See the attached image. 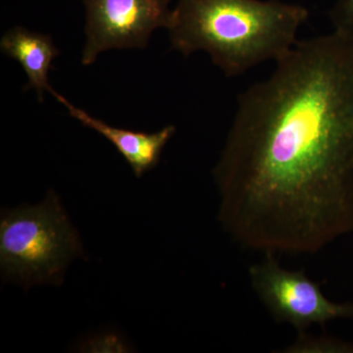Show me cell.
I'll return each instance as SVG.
<instances>
[{
	"instance_id": "cell-1",
	"label": "cell",
	"mask_w": 353,
	"mask_h": 353,
	"mask_svg": "<svg viewBox=\"0 0 353 353\" xmlns=\"http://www.w3.org/2000/svg\"><path fill=\"white\" fill-rule=\"evenodd\" d=\"M213 176L241 248L313 254L353 234V37L296 41L241 92Z\"/></svg>"
},
{
	"instance_id": "cell-2",
	"label": "cell",
	"mask_w": 353,
	"mask_h": 353,
	"mask_svg": "<svg viewBox=\"0 0 353 353\" xmlns=\"http://www.w3.org/2000/svg\"><path fill=\"white\" fill-rule=\"evenodd\" d=\"M308 16L305 7L279 0H178L168 31L173 50L185 57L205 51L234 77L284 57Z\"/></svg>"
},
{
	"instance_id": "cell-3",
	"label": "cell",
	"mask_w": 353,
	"mask_h": 353,
	"mask_svg": "<svg viewBox=\"0 0 353 353\" xmlns=\"http://www.w3.org/2000/svg\"><path fill=\"white\" fill-rule=\"evenodd\" d=\"M83 254L82 243L59 199L50 192L37 206L7 210L0 221V266L6 279L29 288L60 284Z\"/></svg>"
},
{
	"instance_id": "cell-4",
	"label": "cell",
	"mask_w": 353,
	"mask_h": 353,
	"mask_svg": "<svg viewBox=\"0 0 353 353\" xmlns=\"http://www.w3.org/2000/svg\"><path fill=\"white\" fill-rule=\"evenodd\" d=\"M248 276L253 290L274 319L290 325L299 334L314 325L353 320V303L330 301L305 272L285 269L275 254L265 253L263 260L250 267Z\"/></svg>"
},
{
	"instance_id": "cell-5",
	"label": "cell",
	"mask_w": 353,
	"mask_h": 353,
	"mask_svg": "<svg viewBox=\"0 0 353 353\" xmlns=\"http://www.w3.org/2000/svg\"><path fill=\"white\" fill-rule=\"evenodd\" d=\"M87 13V43L82 63L92 65L103 51L145 50L153 31L169 29L171 0H82Z\"/></svg>"
},
{
	"instance_id": "cell-6",
	"label": "cell",
	"mask_w": 353,
	"mask_h": 353,
	"mask_svg": "<svg viewBox=\"0 0 353 353\" xmlns=\"http://www.w3.org/2000/svg\"><path fill=\"white\" fill-rule=\"evenodd\" d=\"M50 94L68 109L72 117L80 121L83 126L94 130L108 139L124 157L138 178L157 166L165 145L176 132L174 126L165 127L152 134L110 126L103 121L92 117L83 109L77 108L53 88H51Z\"/></svg>"
},
{
	"instance_id": "cell-7",
	"label": "cell",
	"mask_w": 353,
	"mask_h": 353,
	"mask_svg": "<svg viewBox=\"0 0 353 353\" xmlns=\"http://www.w3.org/2000/svg\"><path fill=\"white\" fill-rule=\"evenodd\" d=\"M0 50L19 62L28 77L25 90L32 88L38 94L39 101H43L44 92H50L52 88L48 82V73L53 60L60 53L50 34L31 32L17 26L2 36Z\"/></svg>"
},
{
	"instance_id": "cell-8",
	"label": "cell",
	"mask_w": 353,
	"mask_h": 353,
	"mask_svg": "<svg viewBox=\"0 0 353 353\" xmlns=\"http://www.w3.org/2000/svg\"><path fill=\"white\" fill-rule=\"evenodd\" d=\"M287 352H353V343L328 338H311L305 333L299 334L296 343L285 350Z\"/></svg>"
},
{
	"instance_id": "cell-9",
	"label": "cell",
	"mask_w": 353,
	"mask_h": 353,
	"mask_svg": "<svg viewBox=\"0 0 353 353\" xmlns=\"http://www.w3.org/2000/svg\"><path fill=\"white\" fill-rule=\"evenodd\" d=\"M330 16L334 31L353 37V0H338Z\"/></svg>"
}]
</instances>
